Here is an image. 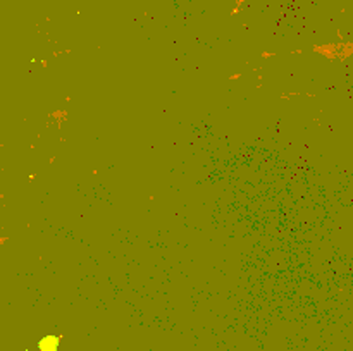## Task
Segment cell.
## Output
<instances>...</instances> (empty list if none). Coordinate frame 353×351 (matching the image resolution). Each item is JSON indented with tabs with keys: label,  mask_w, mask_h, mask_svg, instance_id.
I'll use <instances>...</instances> for the list:
<instances>
[{
	"label": "cell",
	"mask_w": 353,
	"mask_h": 351,
	"mask_svg": "<svg viewBox=\"0 0 353 351\" xmlns=\"http://www.w3.org/2000/svg\"><path fill=\"white\" fill-rule=\"evenodd\" d=\"M59 339H60V337H57V336H45L42 339V343H40L42 351H57Z\"/></svg>",
	"instance_id": "obj_1"
},
{
	"label": "cell",
	"mask_w": 353,
	"mask_h": 351,
	"mask_svg": "<svg viewBox=\"0 0 353 351\" xmlns=\"http://www.w3.org/2000/svg\"><path fill=\"white\" fill-rule=\"evenodd\" d=\"M274 52H262V59H269V57H274Z\"/></svg>",
	"instance_id": "obj_2"
},
{
	"label": "cell",
	"mask_w": 353,
	"mask_h": 351,
	"mask_svg": "<svg viewBox=\"0 0 353 351\" xmlns=\"http://www.w3.org/2000/svg\"><path fill=\"white\" fill-rule=\"evenodd\" d=\"M241 72H236V74H231V76H229V79H240V78H241Z\"/></svg>",
	"instance_id": "obj_3"
}]
</instances>
